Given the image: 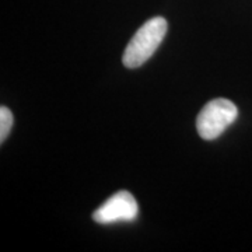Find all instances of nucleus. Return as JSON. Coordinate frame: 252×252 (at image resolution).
Returning a JSON list of instances; mask_svg holds the SVG:
<instances>
[{"mask_svg":"<svg viewBox=\"0 0 252 252\" xmlns=\"http://www.w3.org/2000/svg\"><path fill=\"white\" fill-rule=\"evenodd\" d=\"M167 34V21L162 17H154L146 21L136 31L133 38L126 46L122 62L129 69L140 67L146 63L160 46Z\"/></svg>","mask_w":252,"mask_h":252,"instance_id":"obj_1","label":"nucleus"},{"mask_svg":"<svg viewBox=\"0 0 252 252\" xmlns=\"http://www.w3.org/2000/svg\"><path fill=\"white\" fill-rule=\"evenodd\" d=\"M238 117V108L230 99L216 98L209 101L199 112L196 129L205 140H215Z\"/></svg>","mask_w":252,"mask_h":252,"instance_id":"obj_2","label":"nucleus"},{"mask_svg":"<svg viewBox=\"0 0 252 252\" xmlns=\"http://www.w3.org/2000/svg\"><path fill=\"white\" fill-rule=\"evenodd\" d=\"M137 215L139 206L133 195L127 190H119L93 213V220L98 224H111L117 221H133Z\"/></svg>","mask_w":252,"mask_h":252,"instance_id":"obj_3","label":"nucleus"},{"mask_svg":"<svg viewBox=\"0 0 252 252\" xmlns=\"http://www.w3.org/2000/svg\"><path fill=\"white\" fill-rule=\"evenodd\" d=\"M13 126V114L7 107H1L0 108V142L3 143Z\"/></svg>","mask_w":252,"mask_h":252,"instance_id":"obj_4","label":"nucleus"}]
</instances>
